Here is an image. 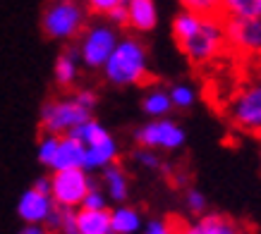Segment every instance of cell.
Masks as SVG:
<instances>
[{
  "label": "cell",
  "instance_id": "obj_1",
  "mask_svg": "<svg viewBox=\"0 0 261 234\" xmlns=\"http://www.w3.org/2000/svg\"><path fill=\"white\" fill-rule=\"evenodd\" d=\"M173 36L192 65H208L228 48L225 19L221 15H194L180 10L173 19Z\"/></svg>",
  "mask_w": 261,
  "mask_h": 234
},
{
  "label": "cell",
  "instance_id": "obj_2",
  "mask_svg": "<svg viewBox=\"0 0 261 234\" xmlns=\"http://www.w3.org/2000/svg\"><path fill=\"white\" fill-rule=\"evenodd\" d=\"M106 84L111 86H139L149 77V50L142 39L132 34L120 36L118 46L101 67Z\"/></svg>",
  "mask_w": 261,
  "mask_h": 234
},
{
  "label": "cell",
  "instance_id": "obj_3",
  "mask_svg": "<svg viewBox=\"0 0 261 234\" xmlns=\"http://www.w3.org/2000/svg\"><path fill=\"white\" fill-rule=\"evenodd\" d=\"M87 24L89 10L80 0H48L41 12V32L60 43H72Z\"/></svg>",
  "mask_w": 261,
  "mask_h": 234
},
{
  "label": "cell",
  "instance_id": "obj_4",
  "mask_svg": "<svg viewBox=\"0 0 261 234\" xmlns=\"http://www.w3.org/2000/svg\"><path fill=\"white\" fill-rule=\"evenodd\" d=\"M118 41H120V29H115L111 22H106L101 17L98 22H89L72 43L77 48L82 67L101 70L106 60L111 57V53L115 50Z\"/></svg>",
  "mask_w": 261,
  "mask_h": 234
},
{
  "label": "cell",
  "instance_id": "obj_5",
  "mask_svg": "<svg viewBox=\"0 0 261 234\" xmlns=\"http://www.w3.org/2000/svg\"><path fill=\"white\" fill-rule=\"evenodd\" d=\"M228 120L242 132L261 136V67L230 96Z\"/></svg>",
  "mask_w": 261,
  "mask_h": 234
},
{
  "label": "cell",
  "instance_id": "obj_6",
  "mask_svg": "<svg viewBox=\"0 0 261 234\" xmlns=\"http://www.w3.org/2000/svg\"><path fill=\"white\" fill-rule=\"evenodd\" d=\"M89 117H94V112H89L87 108H82L77 98L72 96V91L67 96L60 98H50L41 105L39 112V127L43 129V134H56V136H65L72 134L82 122H87Z\"/></svg>",
  "mask_w": 261,
  "mask_h": 234
},
{
  "label": "cell",
  "instance_id": "obj_7",
  "mask_svg": "<svg viewBox=\"0 0 261 234\" xmlns=\"http://www.w3.org/2000/svg\"><path fill=\"white\" fill-rule=\"evenodd\" d=\"M135 141L142 149L151 151H180L187 141V134L175 120L159 117V120H149L142 127H137Z\"/></svg>",
  "mask_w": 261,
  "mask_h": 234
},
{
  "label": "cell",
  "instance_id": "obj_8",
  "mask_svg": "<svg viewBox=\"0 0 261 234\" xmlns=\"http://www.w3.org/2000/svg\"><path fill=\"white\" fill-rule=\"evenodd\" d=\"M91 174L82 167L74 170L50 172V198L58 208H80L89 187H91Z\"/></svg>",
  "mask_w": 261,
  "mask_h": 234
},
{
  "label": "cell",
  "instance_id": "obj_9",
  "mask_svg": "<svg viewBox=\"0 0 261 234\" xmlns=\"http://www.w3.org/2000/svg\"><path fill=\"white\" fill-rule=\"evenodd\" d=\"M228 48L247 57H261V15L245 19H225Z\"/></svg>",
  "mask_w": 261,
  "mask_h": 234
},
{
  "label": "cell",
  "instance_id": "obj_10",
  "mask_svg": "<svg viewBox=\"0 0 261 234\" xmlns=\"http://www.w3.org/2000/svg\"><path fill=\"white\" fill-rule=\"evenodd\" d=\"M56 208V203L50 198V194H43L39 189H27L19 201H17V215L27 222V225H43L50 215V211Z\"/></svg>",
  "mask_w": 261,
  "mask_h": 234
},
{
  "label": "cell",
  "instance_id": "obj_11",
  "mask_svg": "<svg viewBox=\"0 0 261 234\" xmlns=\"http://www.w3.org/2000/svg\"><path fill=\"white\" fill-rule=\"evenodd\" d=\"M84 163V146L77 136L72 134H65V136H58V146L56 153H53V160L48 165L50 172H60V170H74V167H82Z\"/></svg>",
  "mask_w": 261,
  "mask_h": 234
},
{
  "label": "cell",
  "instance_id": "obj_12",
  "mask_svg": "<svg viewBox=\"0 0 261 234\" xmlns=\"http://www.w3.org/2000/svg\"><path fill=\"white\" fill-rule=\"evenodd\" d=\"M127 26L137 34H149L159 24V8L156 0H127Z\"/></svg>",
  "mask_w": 261,
  "mask_h": 234
},
{
  "label": "cell",
  "instance_id": "obj_13",
  "mask_svg": "<svg viewBox=\"0 0 261 234\" xmlns=\"http://www.w3.org/2000/svg\"><path fill=\"white\" fill-rule=\"evenodd\" d=\"M80 70H82V63H80V55H77L74 43H65V50L58 55L56 63H53V79H56V84L60 89L72 91L77 86Z\"/></svg>",
  "mask_w": 261,
  "mask_h": 234
},
{
  "label": "cell",
  "instance_id": "obj_14",
  "mask_svg": "<svg viewBox=\"0 0 261 234\" xmlns=\"http://www.w3.org/2000/svg\"><path fill=\"white\" fill-rule=\"evenodd\" d=\"M118 156H120V146L111 134V136H106V139L98 141V143L84 146V163H82V170L101 172L103 167L118 163Z\"/></svg>",
  "mask_w": 261,
  "mask_h": 234
},
{
  "label": "cell",
  "instance_id": "obj_15",
  "mask_svg": "<svg viewBox=\"0 0 261 234\" xmlns=\"http://www.w3.org/2000/svg\"><path fill=\"white\" fill-rule=\"evenodd\" d=\"M101 189L108 201H115L118 206L125 203L127 196H129V177H127V172L122 170L118 163L103 167L101 170Z\"/></svg>",
  "mask_w": 261,
  "mask_h": 234
},
{
  "label": "cell",
  "instance_id": "obj_16",
  "mask_svg": "<svg viewBox=\"0 0 261 234\" xmlns=\"http://www.w3.org/2000/svg\"><path fill=\"white\" fill-rule=\"evenodd\" d=\"M185 234H242L235 220L225 218L221 213H204L197 222H192L182 229Z\"/></svg>",
  "mask_w": 261,
  "mask_h": 234
},
{
  "label": "cell",
  "instance_id": "obj_17",
  "mask_svg": "<svg viewBox=\"0 0 261 234\" xmlns=\"http://www.w3.org/2000/svg\"><path fill=\"white\" fill-rule=\"evenodd\" d=\"M77 232L80 234H113L111 232V211H87L77 208Z\"/></svg>",
  "mask_w": 261,
  "mask_h": 234
},
{
  "label": "cell",
  "instance_id": "obj_18",
  "mask_svg": "<svg viewBox=\"0 0 261 234\" xmlns=\"http://www.w3.org/2000/svg\"><path fill=\"white\" fill-rule=\"evenodd\" d=\"M142 110L149 120H159V117H168L173 112V101L170 94L163 86H151L142 98Z\"/></svg>",
  "mask_w": 261,
  "mask_h": 234
},
{
  "label": "cell",
  "instance_id": "obj_19",
  "mask_svg": "<svg viewBox=\"0 0 261 234\" xmlns=\"http://www.w3.org/2000/svg\"><path fill=\"white\" fill-rule=\"evenodd\" d=\"M142 227H144V220L137 208H129V206L120 203L118 208L111 211V232L113 234H137Z\"/></svg>",
  "mask_w": 261,
  "mask_h": 234
},
{
  "label": "cell",
  "instance_id": "obj_20",
  "mask_svg": "<svg viewBox=\"0 0 261 234\" xmlns=\"http://www.w3.org/2000/svg\"><path fill=\"white\" fill-rule=\"evenodd\" d=\"M48 232H60V234H74L77 232V211L74 208H53L48 220L43 222Z\"/></svg>",
  "mask_w": 261,
  "mask_h": 234
},
{
  "label": "cell",
  "instance_id": "obj_21",
  "mask_svg": "<svg viewBox=\"0 0 261 234\" xmlns=\"http://www.w3.org/2000/svg\"><path fill=\"white\" fill-rule=\"evenodd\" d=\"M261 15V0H221L223 19H245Z\"/></svg>",
  "mask_w": 261,
  "mask_h": 234
},
{
  "label": "cell",
  "instance_id": "obj_22",
  "mask_svg": "<svg viewBox=\"0 0 261 234\" xmlns=\"http://www.w3.org/2000/svg\"><path fill=\"white\" fill-rule=\"evenodd\" d=\"M72 136H77V139L82 141V146H91V143H98V141H103L106 136H111V132H108L96 117H89L87 122H82V125L72 132Z\"/></svg>",
  "mask_w": 261,
  "mask_h": 234
},
{
  "label": "cell",
  "instance_id": "obj_23",
  "mask_svg": "<svg viewBox=\"0 0 261 234\" xmlns=\"http://www.w3.org/2000/svg\"><path fill=\"white\" fill-rule=\"evenodd\" d=\"M170 94V101H173V110H190L194 103H197V91L194 86L185 84V81H177L168 89Z\"/></svg>",
  "mask_w": 261,
  "mask_h": 234
},
{
  "label": "cell",
  "instance_id": "obj_24",
  "mask_svg": "<svg viewBox=\"0 0 261 234\" xmlns=\"http://www.w3.org/2000/svg\"><path fill=\"white\" fill-rule=\"evenodd\" d=\"M182 10L194 15H221V0H177Z\"/></svg>",
  "mask_w": 261,
  "mask_h": 234
},
{
  "label": "cell",
  "instance_id": "obj_25",
  "mask_svg": "<svg viewBox=\"0 0 261 234\" xmlns=\"http://www.w3.org/2000/svg\"><path fill=\"white\" fill-rule=\"evenodd\" d=\"M135 163L142 167V170H149V172H159L161 167H163V160H161V156L156 153V151H151V149H139L135 151Z\"/></svg>",
  "mask_w": 261,
  "mask_h": 234
},
{
  "label": "cell",
  "instance_id": "obj_26",
  "mask_svg": "<svg viewBox=\"0 0 261 234\" xmlns=\"http://www.w3.org/2000/svg\"><path fill=\"white\" fill-rule=\"evenodd\" d=\"M56 146H58V136L56 134H43L39 139V146H36V158H39V163L43 167L50 165L53 160V153H56Z\"/></svg>",
  "mask_w": 261,
  "mask_h": 234
},
{
  "label": "cell",
  "instance_id": "obj_27",
  "mask_svg": "<svg viewBox=\"0 0 261 234\" xmlns=\"http://www.w3.org/2000/svg\"><path fill=\"white\" fill-rule=\"evenodd\" d=\"M80 208H87V211H101V208H108V198L103 194V189L91 182V187H89L87 196H84V201H82Z\"/></svg>",
  "mask_w": 261,
  "mask_h": 234
},
{
  "label": "cell",
  "instance_id": "obj_28",
  "mask_svg": "<svg viewBox=\"0 0 261 234\" xmlns=\"http://www.w3.org/2000/svg\"><path fill=\"white\" fill-rule=\"evenodd\" d=\"M127 0H84V8L89 10V15L96 17H106L111 10L122 8Z\"/></svg>",
  "mask_w": 261,
  "mask_h": 234
},
{
  "label": "cell",
  "instance_id": "obj_29",
  "mask_svg": "<svg viewBox=\"0 0 261 234\" xmlns=\"http://www.w3.org/2000/svg\"><path fill=\"white\" fill-rule=\"evenodd\" d=\"M185 203H187V211L194 213V215H204L206 208H208V201H206V196L199 189H187Z\"/></svg>",
  "mask_w": 261,
  "mask_h": 234
},
{
  "label": "cell",
  "instance_id": "obj_30",
  "mask_svg": "<svg viewBox=\"0 0 261 234\" xmlns=\"http://www.w3.org/2000/svg\"><path fill=\"white\" fill-rule=\"evenodd\" d=\"M72 96L77 98L82 108H87L89 112H96V105H98V96H96L94 89H72Z\"/></svg>",
  "mask_w": 261,
  "mask_h": 234
},
{
  "label": "cell",
  "instance_id": "obj_31",
  "mask_svg": "<svg viewBox=\"0 0 261 234\" xmlns=\"http://www.w3.org/2000/svg\"><path fill=\"white\" fill-rule=\"evenodd\" d=\"M142 229H144V234H173L175 232L173 225L166 222V220H149Z\"/></svg>",
  "mask_w": 261,
  "mask_h": 234
},
{
  "label": "cell",
  "instance_id": "obj_32",
  "mask_svg": "<svg viewBox=\"0 0 261 234\" xmlns=\"http://www.w3.org/2000/svg\"><path fill=\"white\" fill-rule=\"evenodd\" d=\"M103 19H106V22H111L115 29H125V26H127V10H125V5H122V8L111 10V12L103 17Z\"/></svg>",
  "mask_w": 261,
  "mask_h": 234
},
{
  "label": "cell",
  "instance_id": "obj_33",
  "mask_svg": "<svg viewBox=\"0 0 261 234\" xmlns=\"http://www.w3.org/2000/svg\"><path fill=\"white\" fill-rule=\"evenodd\" d=\"M19 234H50L46 225H24Z\"/></svg>",
  "mask_w": 261,
  "mask_h": 234
},
{
  "label": "cell",
  "instance_id": "obj_34",
  "mask_svg": "<svg viewBox=\"0 0 261 234\" xmlns=\"http://www.w3.org/2000/svg\"><path fill=\"white\" fill-rule=\"evenodd\" d=\"M32 187L39 189V191H43V194H50V177H39Z\"/></svg>",
  "mask_w": 261,
  "mask_h": 234
},
{
  "label": "cell",
  "instance_id": "obj_35",
  "mask_svg": "<svg viewBox=\"0 0 261 234\" xmlns=\"http://www.w3.org/2000/svg\"><path fill=\"white\" fill-rule=\"evenodd\" d=\"M173 234H185V232H182V229H180V232H177V229H175V232Z\"/></svg>",
  "mask_w": 261,
  "mask_h": 234
},
{
  "label": "cell",
  "instance_id": "obj_36",
  "mask_svg": "<svg viewBox=\"0 0 261 234\" xmlns=\"http://www.w3.org/2000/svg\"><path fill=\"white\" fill-rule=\"evenodd\" d=\"M80 3H84V0H80Z\"/></svg>",
  "mask_w": 261,
  "mask_h": 234
},
{
  "label": "cell",
  "instance_id": "obj_37",
  "mask_svg": "<svg viewBox=\"0 0 261 234\" xmlns=\"http://www.w3.org/2000/svg\"><path fill=\"white\" fill-rule=\"evenodd\" d=\"M74 234H80V232H74Z\"/></svg>",
  "mask_w": 261,
  "mask_h": 234
}]
</instances>
